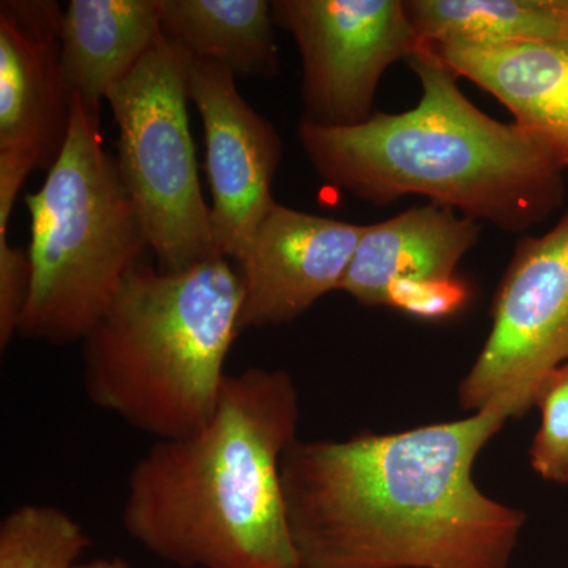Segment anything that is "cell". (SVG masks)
Segmentation results:
<instances>
[{"mask_svg": "<svg viewBox=\"0 0 568 568\" xmlns=\"http://www.w3.org/2000/svg\"><path fill=\"white\" fill-rule=\"evenodd\" d=\"M507 418L349 439H297L284 506L301 568H510L525 511L485 495L474 466Z\"/></svg>", "mask_w": 568, "mask_h": 568, "instance_id": "1", "label": "cell"}, {"mask_svg": "<svg viewBox=\"0 0 568 568\" xmlns=\"http://www.w3.org/2000/svg\"><path fill=\"white\" fill-rule=\"evenodd\" d=\"M298 425L301 395L286 369L227 373L207 424L155 440L134 463L126 534L179 568H301L282 481Z\"/></svg>", "mask_w": 568, "mask_h": 568, "instance_id": "2", "label": "cell"}, {"mask_svg": "<svg viewBox=\"0 0 568 568\" xmlns=\"http://www.w3.org/2000/svg\"><path fill=\"white\" fill-rule=\"evenodd\" d=\"M407 65L422 89L413 110L345 129L298 122L306 159L327 185L375 205L426 197L507 233L558 211L566 168L551 153L470 103L433 44L424 41Z\"/></svg>", "mask_w": 568, "mask_h": 568, "instance_id": "3", "label": "cell"}, {"mask_svg": "<svg viewBox=\"0 0 568 568\" xmlns=\"http://www.w3.org/2000/svg\"><path fill=\"white\" fill-rule=\"evenodd\" d=\"M242 297L226 257L175 274L138 265L81 342L89 399L155 440L197 432L219 405Z\"/></svg>", "mask_w": 568, "mask_h": 568, "instance_id": "4", "label": "cell"}, {"mask_svg": "<svg viewBox=\"0 0 568 568\" xmlns=\"http://www.w3.org/2000/svg\"><path fill=\"white\" fill-rule=\"evenodd\" d=\"M26 205L32 283L20 336L54 346L82 342L151 250L104 149L100 106L71 97L65 145Z\"/></svg>", "mask_w": 568, "mask_h": 568, "instance_id": "5", "label": "cell"}, {"mask_svg": "<svg viewBox=\"0 0 568 568\" xmlns=\"http://www.w3.org/2000/svg\"><path fill=\"white\" fill-rule=\"evenodd\" d=\"M192 62L162 36L106 95L119 130V173L160 271L171 274L223 257L190 132Z\"/></svg>", "mask_w": 568, "mask_h": 568, "instance_id": "6", "label": "cell"}, {"mask_svg": "<svg viewBox=\"0 0 568 568\" xmlns=\"http://www.w3.org/2000/svg\"><path fill=\"white\" fill-rule=\"evenodd\" d=\"M568 362V211L518 242L493 305L487 342L458 388L467 413L521 417Z\"/></svg>", "mask_w": 568, "mask_h": 568, "instance_id": "7", "label": "cell"}, {"mask_svg": "<svg viewBox=\"0 0 568 568\" xmlns=\"http://www.w3.org/2000/svg\"><path fill=\"white\" fill-rule=\"evenodd\" d=\"M272 18L302 55L301 121L325 129L372 119L388 67L424 44L403 0H275Z\"/></svg>", "mask_w": 568, "mask_h": 568, "instance_id": "8", "label": "cell"}, {"mask_svg": "<svg viewBox=\"0 0 568 568\" xmlns=\"http://www.w3.org/2000/svg\"><path fill=\"white\" fill-rule=\"evenodd\" d=\"M190 102L204 126L212 227L220 256L237 263L275 207L272 185L283 144L274 123L246 102L230 70L192 62Z\"/></svg>", "mask_w": 568, "mask_h": 568, "instance_id": "9", "label": "cell"}, {"mask_svg": "<svg viewBox=\"0 0 568 568\" xmlns=\"http://www.w3.org/2000/svg\"><path fill=\"white\" fill-rule=\"evenodd\" d=\"M365 227L276 204L237 261L241 331L293 323L339 291Z\"/></svg>", "mask_w": 568, "mask_h": 568, "instance_id": "10", "label": "cell"}, {"mask_svg": "<svg viewBox=\"0 0 568 568\" xmlns=\"http://www.w3.org/2000/svg\"><path fill=\"white\" fill-rule=\"evenodd\" d=\"M63 9L54 0L0 2V152L50 171L71 119L62 70Z\"/></svg>", "mask_w": 568, "mask_h": 568, "instance_id": "11", "label": "cell"}, {"mask_svg": "<svg viewBox=\"0 0 568 568\" xmlns=\"http://www.w3.org/2000/svg\"><path fill=\"white\" fill-rule=\"evenodd\" d=\"M433 47L459 78L495 97L523 132L568 168V44Z\"/></svg>", "mask_w": 568, "mask_h": 568, "instance_id": "12", "label": "cell"}, {"mask_svg": "<svg viewBox=\"0 0 568 568\" xmlns=\"http://www.w3.org/2000/svg\"><path fill=\"white\" fill-rule=\"evenodd\" d=\"M481 224L437 204L417 205L366 224L339 291L364 306H386L395 284L454 278Z\"/></svg>", "mask_w": 568, "mask_h": 568, "instance_id": "13", "label": "cell"}, {"mask_svg": "<svg viewBox=\"0 0 568 568\" xmlns=\"http://www.w3.org/2000/svg\"><path fill=\"white\" fill-rule=\"evenodd\" d=\"M162 36V0H71L61 26L70 95L102 106Z\"/></svg>", "mask_w": 568, "mask_h": 568, "instance_id": "14", "label": "cell"}, {"mask_svg": "<svg viewBox=\"0 0 568 568\" xmlns=\"http://www.w3.org/2000/svg\"><path fill=\"white\" fill-rule=\"evenodd\" d=\"M272 2L162 0V32L193 61L222 65L234 77L278 73Z\"/></svg>", "mask_w": 568, "mask_h": 568, "instance_id": "15", "label": "cell"}, {"mask_svg": "<svg viewBox=\"0 0 568 568\" xmlns=\"http://www.w3.org/2000/svg\"><path fill=\"white\" fill-rule=\"evenodd\" d=\"M425 43L568 44V0H406Z\"/></svg>", "mask_w": 568, "mask_h": 568, "instance_id": "16", "label": "cell"}, {"mask_svg": "<svg viewBox=\"0 0 568 568\" xmlns=\"http://www.w3.org/2000/svg\"><path fill=\"white\" fill-rule=\"evenodd\" d=\"M91 537L70 514L22 504L0 523V568H78Z\"/></svg>", "mask_w": 568, "mask_h": 568, "instance_id": "17", "label": "cell"}, {"mask_svg": "<svg viewBox=\"0 0 568 568\" xmlns=\"http://www.w3.org/2000/svg\"><path fill=\"white\" fill-rule=\"evenodd\" d=\"M536 407L540 428L530 447V465L545 480L568 485V362L541 384Z\"/></svg>", "mask_w": 568, "mask_h": 568, "instance_id": "18", "label": "cell"}, {"mask_svg": "<svg viewBox=\"0 0 568 568\" xmlns=\"http://www.w3.org/2000/svg\"><path fill=\"white\" fill-rule=\"evenodd\" d=\"M32 267L29 253L9 242L0 231V347L6 351L20 336L22 317L31 295Z\"/></svg>", "mask_w": 568, "mask_h": 568, "instance_id": "19", "label": "cell"}, {"mask_svg": "<svg viewBox=\"0 0 568 568\" xmlns=\"http://www.w3.org/2000/svg\"><path fill=\"white\" fill-rule=\"evenodd\" d=\"M466 286L457 278L420 280L395 284L387 294L386 306L422 317L439 320L465 304Z\"/></svg>", "mask_w": 568, "mask_h": 568, "instance_id": "20", "label": "cell"}, {"mask_svg": "<svg viewBox=\"0 0 568 568\" xmlns=\"http://www.w3.org/2000/svg\"><path fill=\"white\" fill-rule=\"evenodd\" d=\"M78 568H130V566L121 558H102L81 562Z\"/></svg>", "mask_w": 568, "mask_h": 568, "instance_id": "21", "label": "cell"}]
</instances>
